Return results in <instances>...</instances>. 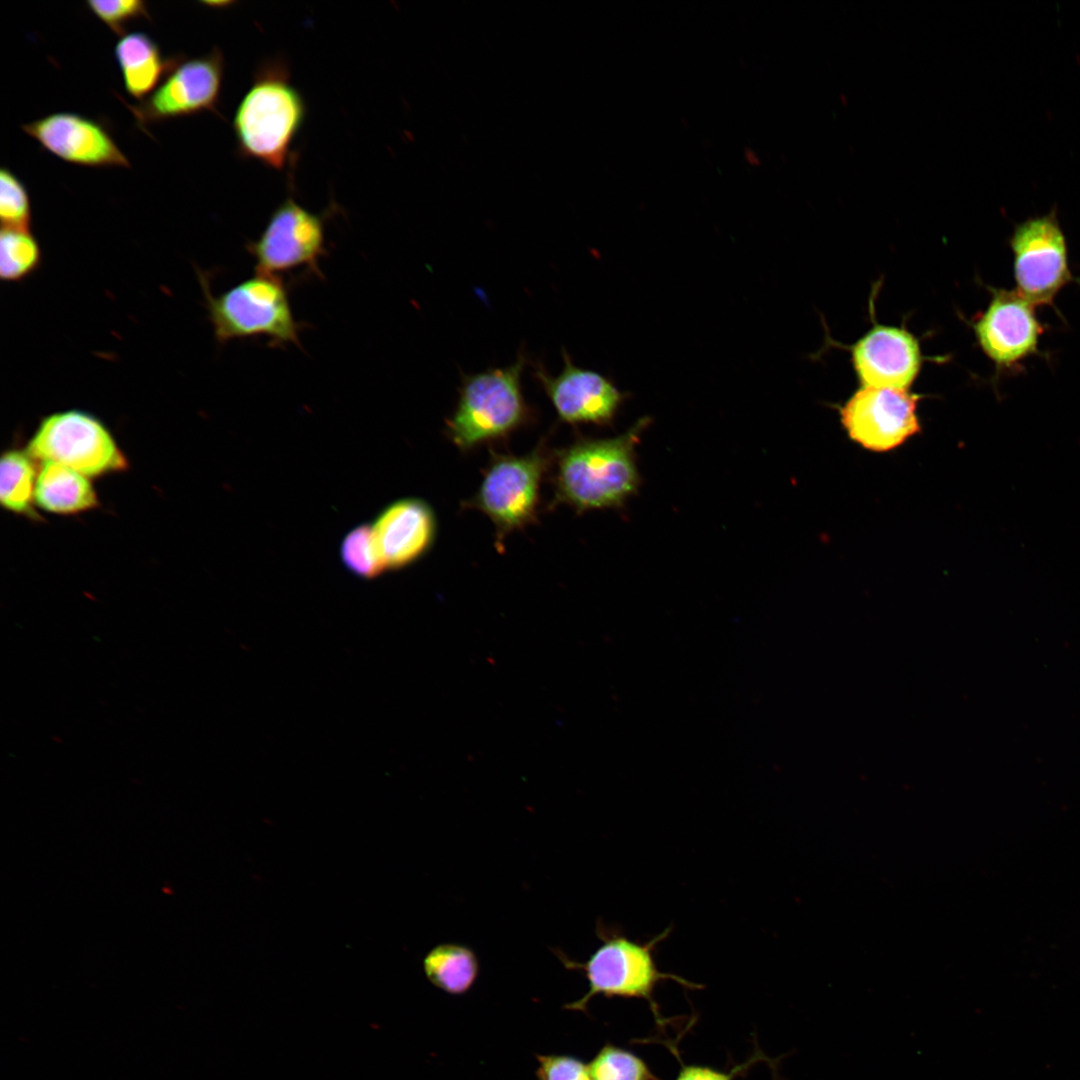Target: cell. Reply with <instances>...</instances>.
Instances as JSON below:
<instances>
[{"label": "cell", "mask_w": 1080, "mask_h": 1080, "mask_svg": "<svg viewBox=\"0 0 1080 1080\" xmlns=\"http://www.w3.org/2000/svg\"><path fill=\"white\" fill-rule=\"evenodd\" d=\"M649 423L643 417L617 437H581L555 451L551 505L565 504L578 513L622 507L639 488L635 447Z\"/></svg>", "instance_id": "6da1fadb"}, {"label": "cell", "mask_w": 1080, "mask_h": 1080, "mask_svg": "<svg viewBox=\"0 0 1080 1080\" xmlns=\"http://www.w3.org/2000/svg\"><path fill=\"white\" fill-rule=\"evenodd\" d=\"M35 468L27 452L8 450L0 462V502L8 511L35 517Z\"/></svg>", "instance_id": "ffe728a7"}, {"label": "cell", "mask_w": 1080, "mask_h": 1080, "mask_svg": "<svg viewBox=\"0 0 1080 1080\" xmlns=\"http://www.w3.org/2000/svg\"><path fill=\"white\" fill-rule=\"evenodd\" d=\"M1009 246L1015 290L1036 307H1054L1065 286L1080 284L1070 269L1067 240L1055 210L1017 224Z\"/></svg>", "instance_id": "ba28073f"}, {"label": "cell", "mask_w": 1080, "mask_h": 1080, "mask_svg": "<svg viewBox=\"0 0 1080 1080\" xmlns=\"http://www.w3.org/2000/svg\"><path fill=\"white\" fill-rule=\"evenodd\" d=\"M588 1068L592 1080H658L642 1058L611 1044L599 1050Z\"/></svg>", "instance_id": "603a6c76"}, {"label": "cell", "mask_w": 1080, "mask_h": 1080, "mask_svg": "<svg viewBox=\"0 0 1080 1080\" xmlns=\"http://www.w3.org/2000/svg\"><path fill=\"white\" fill-rule=\"evenodd\" d=\"M990 301L971 321L978 346L992 361L997 375L1022 370L1033 356H1045L1039 349L1046 330L1036 306L1015 289L988 287Z\"/></svg>", "instance_id": "30bf717a"}, {"label": "cell", "mask_w": 1080, "mask_h": 1080, "mask_svg": "<svg viewBox=\"0 0 1080 1080\" xmlns=\"http://www.w3.org/2000/svg\"><path fill=\"white\" fill-rule=\"evenodd\" d=\"M423 967L426 977L434 986L446 993L459 995L474 984L479 962L468 946L442 943L427 953Z\"/></svg>", "instance_id": "d6986e66"}, {"label": "cell", "mask_w": 1080, "mask_h": 1080, "mask_svg": "<svg viewBox=\"0 0 1080 1080\" xmlns=\"http://www.w3.org/2000/svg\"><path fill=\"white\" fill-rule=\"evenodd\" d=\"M538 1080H592L588 1065L565 1055H538Z\"/></svg>", "instance_id": "484cf974"}, {"label": "cell", "mask_w": 1080, "mask_h": 1080, "mask_svg": "<svg viewBox=\"0 0 1080 1080\" xmlns=\"http://www.w3.org/2000/svg\"><path fill=\"white\" fill-rule=\"evenodd\" d=\"M920 398L907 389L861 386L841 407V423L865 449L890 451L921 430Z\"/></svg>", "instance_id": "7c38bea8"}, {"label": "cell", "mask_w": 1080, "mask_h": 1080, "mask_svg": "<svg viewBox=\"0 0 1080 1080\" xmlns=\"http://www.w3.org/2000/svg\"><path fill=\"white\" fill-rule=\"evenodd\" d=\"M197 273L218 344L266 337L271 347H301L300 332L305 325L294 317L287 287L280 276L255 273L215 296L206 274Z\"/></svg>", "instance_id": "5b68a950"}, {"label": "cell", "mask_w": 1080, "mask_h": 1080, "mask_svg": "<svg viewBox=\"0 0 1080 1080\" xmlns=\"http://www.w3.org/2000/svg\"><path fill=\"white\" fill-rule=\"evenodd\" d=\"M746 1067L747 1064L738 1065L730 1072H724L708 1066L683 1065L675 1080H733Z\"/></svg>", "instance_id": "4316f807"}, {"label": "cell", "mask_w": 1080, "mask_h": 1080, "mask_svg": "<svg viewBox=\"0 0 1080 1080\" xmlns=\"http://www.w3.org/2000/svg\"><path fill=\"white\" fill-rule=\"evenodd\" d=\"M287 197L272 212L257 239L246 244L255 273L276 275L295 270L322 277L320 261L327 254L325 220Z\"/></svg>", "instance_id": "9c48e42d"}, {"label": "cell", "mask_w": 1080, "mask_h": 1080, "mask_svg": "<svg viewBox=\"0 0 1080 1080\" xmlns=\"http://www.w3.org/2000/svg\"><path fill=\"white\" fill-rule=\"evenodd\" d=\"M670 932L671 927H668L650 940L642 942L629 938L622 929L598 920L596 935L601 944L585 962L575 961L563 950L552 948V952L565 968L581 972L588 982L589 989L586 994L568 1004V1009L584 1011L588 1002L596 995L636 998L647 1001L660 1021L658 1006L653 997L660 982L673 980L688 989L702 988L701 985L678 975L659 970L655 951Z\"/></svg>", "instance_id": "7a4b0ae2"}, {"label": "cell", "mask_w": 1080, "mask_h": 1080, "mask_svg": "<svg viewBox=\"0 0 1080 1080\" xmlns=\"http://www.w3.org/2000/svg\"><path fill=\"white\" fill-rule=\"evenodd\" d=\"M35 503L55 514H76L94 509L99 501L86 476L62 464L42 462L36 478Z\"/></svg>", "instance_id": "ac0fdd59"}, {"label": "cell", "mask_w": 1080, "mask_h": 1080, "mask_svg": "<svg viewBox=\"0 0 1080 1080\" xmlns=\"http://www.w3.org/2000/svg\"><path fill=\"white\" fill-rule=\"evenodd\" d=\"M340 558L348 571L362 579H373L386 570L367 524L354 527L344 536Z\"/></svg>", "instance_id": "7402d4cb"}, {"label": "cell", "mask_w": 1080, "mask_h": 1080, "mask_svg": "<svg viewBox=\"0 0 1080 1080\" xmlns=\"http://www.w3.org/2000/svg\"><path fill=\"white\" fill-rule=\"evenodd\" d=\"M849 349L862 386L908 390L923 361L918 339L903 327L875 323Z\"/></svg>", "instance_id": "9a60e30c"}, {"label": "cell", "mask_w": 1080, "mask_h": 1080, "mask_svg": "<svg viewBox=\"0 0 1080 1080\" xmlns=\"http://www.w3.org/2000/svg\"><path fill=\"white\" fill-rule=\"evenodd\" d=\"M376 549L386 570L405 568L432 547L437 521L431 506L419 498L387 505L371 525Z\"/></svg>", "instance_id": "2e32d148"}, {"label": "cell", "mask_w": 1080, "mask_h": 1080, "mask_svg": "<svg viewBox=\"0 0 1080 1080\" xmlns=\"http://www.w3.org/2000/svg\"><path fill=\"white\" fill-rule=\"evenodd\" d=\"M21 129L65 162L94 168L131 167L108 128L84 115L54 112L22 124Z\"/></svg>", "instance_id": "5bb4252c"}, {"label": "cell", "mask_w": 1080, "mask_h": 1080, "mask_svg": "<svg viewBox=\"0 0 1080 1080\" xmlns=\"http://www.w3.org/2000/svg\"><path fill=\"white\" fill-rule=\"evenodd\" d=\"M744 157L748 164L751 166H759L760 158L752 148H745Z\"/></svg>", "instance_id": "83f0119b"}, {"label": "cell", "mask_w": 1080, "mask_h": 1080, "mask_svg": "<svg viewBox=\"0 0 1080 1080\" xmlns=\"http://www.w3.org/2000/svg\"><path fill=\"white\" fill-rule=\"evenodd\" d=\"M87 8L116 35L123 36L126 26L139 19H150L147 3L142 0L86 1Z\"/></svg>", "instance_id": "d4e9b609"}, {"label": "cell", "mask_w": 1080, "mask_h": 1080, "mask_svg": "<svg viewBox=\"0 0 1080 1080\" xmlns=\"http://www.w3.org/2000/svg\"><path fill=\"white\" fill-rule=\"evenodd\" d=\"M0 219L2 227L30 229L32 207L25 184L9 168L0 170Z\"/></svg>", "instance_id": "cb8c5ba5"}, {"label": "cell", "mask_w": 1080, "mask_h": 1080, "mask_svg": "<svg viewBox=\"0 0 1080 1080\" xmlns=\"http://www.w3.org/2000/svg\"><path fill=\"white\" fill-rule=\"evenodd\" d=\"M224 56L213 48L208 54L181 55L156 89L135 105H128L140 128L169 119L216 111L223 76Z\"/></svg>", "instance_id": "8fae6325"}, {"label": "cell", "mask_w": 1080, "mask_h": 1080, "mask_svg": "<svg viewBox=\"0 0 1080 1080\" xmlns=\"http://www.w3.org/2000/svg\"><path fill=\"white\" fill-rule=\"evenodd\" d=\"M305 114L304 99L291 83L287 66L280 61L262 64L235 111L238 152L267 167L284 169Z\"/></svg>", "instance_id": "277c9868"}, {"label": "cell", "mask_w": 1080, "mask_h": 1080, "mask_svg": "<svg viewBox=\"0 0 1080 1080\" xmlns=\"http://www.w3.org/2000/svg\"><path fill=\"white\" fill-rule=\"evenodd\" d=\"M563 368L551 375L540 362L532 366V376L544 390L561 422L595 424L612 423L625 399L607 377L575 365L566 350L562 352Z\"/></svg>", "instance_id": "4fadbf2b"}, {"label": "cell", "mask_w": 1080, "mask_h": 1080, "mask_svg": "<svg viewBox=\"0 0 1080 1080\" xmlns=\"http://www.w3.org/2000/svg\"><path fill=\"white\" fill-rule=\"evenodd\" d=\"M526 361L521 351L508 366L462 375L456 407L445 423L448 439L459 450L505 440L535 421L522 390Z\"/></svg>", "instance_id": "3957f363"}, {"label": "cell", "mask_w": 1080, "mask_h": 1080, "mask_svg": "<svg viewBox=\"0 0 1080 1080\" xmlns=\"http://www.w3.org/2000/svg\"><path fill=\"white\" fill-rule=\"evenodd\" d=\"M114 56L126 92L142 101L160 84L181 55L164 56L157 42L145 32L121 36Z\"/></svg>", "instance_id": "e0dca14e"}, {"label": "cell", "mask_w": 1080, "mask_h": 1080, "mask_svg": "<svg viewBox=\"0 0 1080 1080\" xmlns=\"http://www.w3.org/2000/svg\"><path fill=\"white\" fill-rule=\"evenodd\" d=\"M553 455L545 439L524 455L492 452L478 490L463 507L492 521L498 548L510 533L536 522L541 483Z\"/></svg>", "instance_id": "8992f818"}, {"label": "cell", "mask_w": 1080, "mask_h": 1080, "mask_svg": "<svg viewBox=\"0 0 1080 1080\" xmlns=\"http://www.w3.org/2000/svg\"><path fill=\"white\" fill-rule=\"evenodd\" d=\"M26 452L42 462L62 464L95 477L126 470L128 461L112 434L94 415L70 409L41 419Z\"/></svg>", "instance_id": "52a82bcc"}, {"label": "cell", "mask_w": 1080, "mask_h": 1080, "mask_svg": "<svg viewBox=\"0 0 1080 1080\" xmlns=\"http://www.w3.org/2000/svg\"><path fill=\"white\" fill-rule=\"evenodd\" d=\"M42 263L40 245L30 229L2 227L0 234V277L20 282L36 272Z\"/></svg>", "instance_id": "44dd1931"}]
</instances>
